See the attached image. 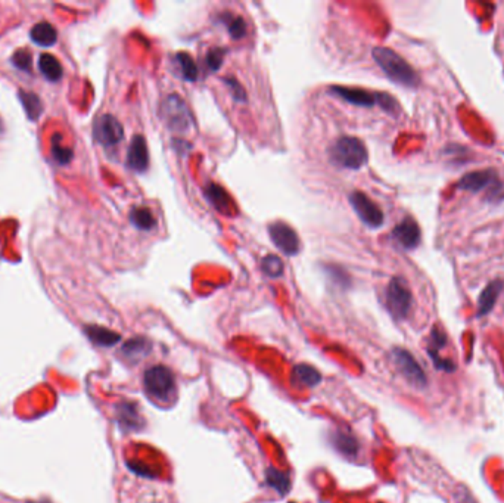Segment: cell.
Here are the masks:
<instances>
[{
	"mask_svg": "<svg viewBox=\"0 0 504 503\" xmlns=\"http://www.w3.org/2000/svg\"><path fill=\"white\" fill-rule=\"evenodd\" d=\"M56 31L49 22H40L31 30V39L39 46H52L56 42Z\"/></svg>",
	"mask_w": 504,
	"mask_h": 503,
	"instance_id": "obj_20",
	"label": "cell"
},
{
	"mask_svg": "<svg viewBox=\"0 0 504 503\" xmlns=\"http://www.w3.org/2000/svg\"><path fill=\"white\" fill-rule=\"evenodd\" d=\"M392 238L404 249H414L420 244V229L412 217H405L394 227Z\"/></svg>",
	"mask_w": 504,
	"mask_h": 503,
	"instance_id": "obj_12",
	"label": "cell"
},
{
	"mask_svg": "<svg viewBox=\"0 0 504 503\" xmlns=\"http://www.w3.org/2000/svg\"><path fill=\"white\" fill-rule=\"evenodd\" d=\"M294 378L301 386H307V387H313L316 384H319L321 377L317 372V369H314L313 366L310 365H298L294 369Z\"/></svg>",
	"mask_w": 504,
	"mask_h": 503,
	"instance_id": "obj_23",
	"label": "cell"
},
{
	"mask_svg": "<svg viewBox=\"0 0 504 503\" xmlns=\"http://www.w3.org/2000/svg\"><path fill=\"white\" fill-rule=\"evenodd\" d=\"M53 154H55V157L61 163H68V160L71 158L69 149H61V147H59V145H58V148L53 147Z\"/></svg>",
	"mask_w": 504,
	"mask_h": 503,
	"instance_id": "obj_30",
	"label": "cell"
},
{
	"mask_svg": "<svg viewBox=\"0 0 504 503\" xmlns=\"http://www.w3.org/2000/svg\"><path fill=\"white\" fill-rule=\"evenodd\" d=\"M176 63L180 68V73H182V77L186 80V81H190L194 83L198 80V67H196V63L194 61V58H192L189 53L186 52H178L176 55Z\"/></svg>",
	"mask_w": 504,
	"mask_h": 503,
	"instance_id": "obj_22",
	"label": "cell"
},
{
	"mask_svg": "<svg viewBox=\"0 0 504 503\" xmlns=\"http://www.w3.org/2000/svg\"><path fill=\"white\" fill-rule=\"evenodd\" d=\"M160 115L165 126L177 133H186L194 124V117L186 102L177 93H171L161 102Z\"/></svg>",
	"mask_w": 504,
	"mask_h": 503,
	"instance_id": "obj_3",
	"label": "cell"
},
{
	"mask_svg": "<svg viewBox=\"0 0 504 503\" xmlns=\"http://www.w3.org/2000/svg\"><path fill=\"white\" fill-rule=\"evenodd\" d=\"M151 350V344L146 338L142 337H136L128 340L124 345H123V354L130 358V361H139L143 356H146Z\"/></svg>",
	"mask_w": 504,
	"mask_h": 503,
	"instance_id": "obj_19",
	"label": "cell"
},
{
	"mask_svg": "<svg viewBox=\"0 0 504 503\" xmlns=\"http://www.w3.org/2000/svg\"><path fill=\"white\" fill-rule=\"evenodd\" d=\"M224 85L229 88L230 93H232V98L236 101V102H246V92L245 89L242 88L241 83H239L236 79L233 77H224L223 79Z\"/></svg>",
	"mask_w": 504,
	"mask_h": 503,
	"instance_id": "obj_29",
	"label": "cell"
},
{
	"mask_svg": "<svg viewBox=\"0 0 504 503\" xmlns=\"http://www.w3.org/2000/svg\"><path fill=\"white\" fill-rule=\"evenodd\" d=\"M371 55L383 73L394 83L405 88H416L419 85V76L412 65L389 47H375Z\"/></svg>",
	"mask_w": 504,
	"mask_h": 503,
	"instance_id": "obj_1",
	"label": "cell"
},
{
	"mask_svg": "<svg viewBox=\"0 0 504 503\" xmlns=\"http://www.w3.org/2000/svg\"><path fill=\"white\" fill-rule=\"evenodd\" d=\"M261 266H262V272L266 273L269 278L276 279V278H280L283 274V263L278 256H273V254L266 256L261 261Z\"/></svg>",
	"mask_w": 504,
	"mask_h": 503,
	"instance_id": "obj_27",
	"label": "cell"
},
{
	"mask_svg": "<svg viewBox=\"0 0 504 503\" xmlns=\"http://www.w3.org/2000/svg\"><path fill=\"white\" fill-rule=\"evenodd\" d=\"M93 135L101 145L103 147H115L124 138L123 126L119 124L118 119L112 115H102L94 123Z\"/></svg>",
	"mask_w": 504,
	"mask_h": 503,
	"instance_id": "obj_9",
	"label": "cell"
},
{
	"mask_svg": "<svg viewBox=\"0 0 504 503\" xmlns=\"http://www.w3.org/2000/svg\"><path fill=\"white\" fill-rule=\"evenodd\" d=\"M39 67L42 74L51 81H58L61 80L62 77V67L59 64L56 59L51 55H42L40 61H39Z\"/></svg>",
	"mask_w": 504,
	"mask_h": 503,
	"instance_id": "obj_24",
	"label": "cell"
},
{
	"mask_svg": "<svg viewBox=\"0 0 504 503\" xmlns=\"http://www.w3.org/2000/svg\"><path fill=\"white\" fill-rule=\"evenodd\" d=\"M117 418L119 427L126 431H135L140 429L143 427L142 416L139 415V411L136 404L124 402L117 407Z\"/></svg>",
	"mask_w": 504,
	"mask_h": 503,
	"instance_id": "obj_15",
	"label": "cell"
},
{
	"mask_svg": "<svg viewBox=\"0 0 504 503\" xmlns=\"http://www.w3.org/2000/svg\"><path fill=\"white\" fill-rule=\"evenodd\" d=\"M18 56H21L19 53H18ZM30 56H28V53H27V56L26 58H24V59H28ZM15 63H18V58L15 56ZM19 68H27L28 67V64H27V61H22V63H19V64H17Z\"/></svg>",
	"mask_w": 504,
	"mask_h": 503,
	"instance_id": "obj_31",
	"label": "cell"
},
{
	"mask_svg": "<svg viewBox=\"0 0 504 503\" xmlns=\"http://www.w3.org/2000/svg\"><path fill=\"white\" fill-rule=\"evenodd\" d=\"M496 174L493 170H479L464 174L460 182L459 188L462 190H469V192H481L485 188L494 185Z\"/></svg>",
	"mask_w": 504,
	"mask_h": 503,
	"instance_id": "obj_14",
	"label": "cell"
},
{
	"mask_svg": "<svg viewBox=\"0 0 504 503\" xmlns=\"http://www.w3.org/2000/svg\"><path fill=\"white\" fill-rule=\"evenodd\" d=\"M333 445L339 452L345 454H355L358 450L357 441L350 433H335L333 436Z\"/></svg>",
	"mask_w": 504,
	"mask_h": 503,
	"instance_id": "obj_26",
	"label": "cell"
},
{
	"mask_svg": "<svg viewBox=\"0 0 504 503\" xmlns=\"http://www.w3.org/2000/svg\"><path fill=\"white\" fill-rule=\"evenodd\" d=\"M412 292L403 278H392L387 288V306L395 319H405L412 308Z\"/></svg>",
	"mask_w": 504,
	"mask_h": 503,
	"instance_id": "obj_5",
	"label": "cell"
},
{
	"mask_svg": "<svg viewBox=\"0 0 504 503\" xmlns=\"http://www.w3.org/2000/svg\"><path fill=\"white\" fill-rule=\"evenodd\" d=\"M224 55H226V49H221V47H214V49L207 52L205 63L211 73H215V71H219L221 68V65L224 63Z\"/></svg>",
	"mask_w": 504,
	"mask_h": 503,
	"instance_id": "obj_28",
	"label": "cell"
},
{
	"mask_svg": "<svg viewBox=\"0 0 504 503\" xmlns=\"http://www.w3.org/2000/svg\"><path fill=\"white\" fill-rule=\"evenodd\" d=\"M143 381H145V390L153 399H157L160 402H168L171 396H174L176 391L174 374L162 365L149 368L145 372V377H143Z\"/></svg>",
	"mask_w": 504,
	"mask_h": 503,
	"instance_id": "obj_4",
	"label": "cell"
},
{
	"mask_svg": "<svg viewBox=\"0 0 504 503\" xmlns=\"http://www.w3.org/2000/svg\"><path fill=\"white\" fill-rule=\"evenodd\" d=\"M217 21L227 28L232 39L237 40L242 39L246 35V22L241 15H235L232 12H223V14L217 15Z\"/></svg>",
	"mask_w": 504,
	"mask_h": 503,
	"instance_id": "obj_17",
	"label": "cell"
},
{
	"mask_svg": "<svg viewBox=\"0 0 504 503\" xmlns=\"http://www.w3.org/2000/svg\"><path fill=\"white\" fill-rule=\"evenodd\" d=\"M350 202L357 215L369 227H380L383 224V213L366 194L355 190L350 195Z\"/></svg>",
	"mask_w": 504,
	"mask_h": 503,
	"instance_id": "obj_8",
	"label": "cell"
},
{
	"mask_svg": "<svg viewBox=\"0 0 504 503\" xmlns=\"http://www.w3.org/2000/svg\"><path fill=\"white\" fill-rule=\"evenodd\" d=\"M130 222L140 231H151L157 226V219L146 207H136L130 213Z\"/></svg>",
	"mask_w": 504,
	"mask_h": 503,
	"instance_id": "obj_18",
	"label": "cell"
},
{
	"mask_svg": "<svg viewBox=\"0 0 504 503\" xmlns=\"http://www.w3.org/2000/svg\"><path fill=\"white\" fill-rule=\"evenodd\" d=\"M86 333L87 337L98 345H103V347H111L114 344H117L119 341V335L117 332H112L106 328H101V327H89L86 328Z\"/></svg>",
	"mask_w": 504,
	"mask_h": 503,
	"instance_id": "obj_21",
	"label": "cell"
},
{
	"mask_svg": "<svg viewBox=\"0 0 504 503\" xmlns=\"http://www.w3.org/2000/svg\"><path fill=\"white\" fill-rule=\"evenodd\" d=\"M28 503H51V502H47V500H40V502H28Z\"/></svg>",
	"mask_w": 504,
	"mask_h": 503,
	"instance_id": "obj_32",
	"label": "cell"
},
{
	"mask_svg": "<svg viewBox=\"0 0 504 503\" xmlns=\"http://www.w3.org/2000/svg\"><path fill=\"white\" fill-rule=\"evenodd\" d=\"M392 357L403 377L409 381L412 386L417 388H423L426 386L428 379L423 369L420 368V365L416 362V358L409 352L404 349H395Z\"/></svg>",
	"mask_w": 504,
	"mask_h": 503,
	"instance_id": "obj_7",
	"label": "cell"
},
{
	"mask_svg": "<svg viewBox=\"0 0 504 503\" xmlns=\"http://www.w3.org/2000/svg\"><path fill=\"white\" fill-rule=\"evenodd\" d=\"M503 291V282L501 281H494L491 282L487 288L479 295L478 300V316H485L488 315L491 310L494 308L498 295Z\"/></svg>",
	"mask_w": 504,
	"mask_h": 503,
	"instance_id": "obj_16",
	"label": "cell"
},
{
	"mask_svg": "<svg viewBox=\"0 0 504 503\" xmlns=\"http://www.w3.org/2000/svg\"><path fill=\"white\" fill-rule=\"evenodd\" d=\"M269 235L273 244L287 257L299 253V238L292 227L285 222H273L269 224Z\"/></svg>",
	"mask_w": 504,
	"mask_h": 503,
	"instance_id": "obj_6",
	"label": "cell"
},
{
	"mask_svg": "<svg viewBox=\"0 0 504 503\" xmlns=\"http://www.w3.org/2000/svg\"><path fill=\"white\" fill-rule=\"evenodd\" d=\"M127 165L136 173H143L148 170L149 152L146 147V140L142 135H136L130 142L127 154Z\"/></svg>",
	"mask_w": 504,
	"mask_h": 503,
	"instance_id": "obj_11",
	"label": "cell"
},
{
	"mask_svg": "<svg viewBox=\"0 0 504 503\" xmlns=\"http://www.w3.org/2000/svg\"><path fill=\"white\" fill-rule=\"evenodd\" d=\"M267 483L273 488L278 490L280 495H286L287 492H289V487H291L289 477H287V474H285V472L269 468L267 470Z\"/></svg>",
	"mask_w": 504,
	"mask_h": 503,
	"instance_id": "obj_25",
	"label": "cell"
},
{
	"mask_svg": "<svg viewBox=\"0 0 504 503\" xmlns=\"http://www.w3.org/2000/svg\"><path fill=\"white\" fill-rule=\"evenodd\" d=\"M329 160L341 169L358 170L367 163V149L360 139L344 136L329 148Z\"/></svg>",
	"mask_w": 504,
	"mask_h": 503,
	"instance_id": "obj_2",
	"label": "cell"
},
{
	"mask_svg": "<svg viewBox=\"0 0 504 503\" xmlns=\"http://www.w3.org/2000/svg\"><path fill=\"white\" fill-rule=\"evenodd\" d=\"M203 195L208 199L211 206L224 215H230L233 213V202L230 195L226 192L224 188L217 183H208L203 188Z\"/></svg>",
	"mask_w": 504,
	"mask_h": 503,
	"instance_id": "obj_13",
	"label": "cell"
},
{
	"mask_svg": "<svg viewBox=\"0 0 504 503\" xmlns=\"http://www.w3.org/2000/svg\"><path fill=\"white\" fill-rule=\"evenodd\" d=\"M329 90L330 93L335 94V97H338L351 105L369 108L379 104V93H371L363 89L345 88V86H332L329 88Z\"/></svg>",
	"mask_w": 504,
	"mask_h": 503,
	"instance_id": "obj_10",
	"label": "cell"
}]
</instances>
